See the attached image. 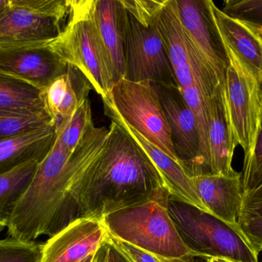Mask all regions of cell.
<instances>
[{"instance_id":"f546056e","label":"cell","mask_w":262,"mask_h":262,"mask_svg":"<svg viewBox=\"0 0 262 262\" xmlns=\"http://www.w3.org/2000/svg\"><path fill=\"white\" fill-rule=\"evenodd\" d=\"M127 12L144 25L154 23L165 0H121Z\"/></svg>"},{"instance_id":"f1b7e54d","label":"cell","mask_w":262,"mask_h":262,"mask_svg":"<svg viewBox=\"0 0 262 262\" xmlns=\"http://www.w3.org/2000/svg\"><path fill=\"white\" fill-rule=\"evenodd\" d=\"M262 183V121L253 156L249 166L242 172L243 194L255 189Z\"/></svg>"},{"instance_id":"ffe728a7","label":"cell","mask_w":262,"mask_h":262,"mask_svg":"<svg viewBox=\"0 0 262 262\" xmlns=\"http://www.w3.org/2000/svg\"><path fill=\"white\" fill-rule=\"evenodd\" d=\"M94 15L113 63L117 82L125 75L124 28L127 10L121 0H94Z\"/></svg>"},{"instance_id":"9c48e42d","label":"cell","mask_w":262,"mask_h":262,"mask_svg":"<svg viewBox=\"0 0 262 262\" xmlns=\"http://www.w3.org/2000/svg\"><path fill=\"white\" fill-rule=\"evenodd\" d=\"M177 156L189 176L211 174L202 155L195 116L178 86L157 84Z\"/></svg>"},{"instance_id":"ab89813d","label":"cell","mask_w":262,"mask_h":262,"mask_svg":"<svg viewBox=\"0 0 262 262\" xmlns=\"http://www.w3.org/2000/svg\"><path fill=\"white\" fill-rule=\"evenodd\" d=\"M261 88H262V83H261Z\"/></svg>"},{"instance_id":"d4e9b609","label":"cell","mask_w":262,"mask_h":262,"mask_svg":"<svg viewBox=\"0 0 262 262\" xmlns=\"http://www.w3.org/2000/svg\"><path fill=\"white\" fill-rule=\"evenodd\" d=\"M51 125L55 123L47 112L29 113L0 109V137L18 135Z\"/></svg>"},{"instance_id":"83f0119b","label":"cell","mask_w":262,"mask_h":262,"mask_svg":"<svg viewBox=\"0 0 262 262\" xmlns=\"http://www.w3.org/2000/svg\"><path fill=\"white\" fill-rule=\"evenodd\" d=\"M13 6L24 8L41 15L67 20L69 15V0H10Z\"/></svg>"},{"instance_id":"3957f363","label":"cell","mask_w":262,"mask_h":262,"mask_svg":"<svg viewBox=\"0 0 262 262\" xmlns=\"http://www.w3.org/2000/svg\"><path fill=\"white\" fill-rule=\"evenodd\" d=\"M167 189L154 198L101 218L111 236L170 261L194 258L185 246L168 211Z\"/></svg>"},{"instance_id":"44dd1931","label":"cell","mask_w":262,"mask_h":262,"mask_svg":"<svg viewBox=\"0 0 262 262\" xmlns=\"http://www.w3.org/2000/svg\"><path fill=\"white\" fill-rule=\"evenodd\" d=\"M0 109L14 112L48 113L44 91L19 78L2 73Z\"/></svg>"},{"instance_id":"8fae6325","label":"cell","mask_w":262,"mask_h":262,"mask_svg":"<svg viewBox=\"0 0 262 262\" xmlns=\"http://www.w3.org/2000/svg\"><path fill=\"white\" fill-rule=\"evenodd\" d=\"M69 69L49 45L0 48V73L23 80L44 91Z\"/></svg>"},{"instance_id":"7402d4cb","label":"cell","mask_w":262,"mask_h":262,"mask_svg":"<svg viewBox=\"0 0 262 262\" xmlns=\"http://www.w3.org/2000/svg\"><path fill=\"white\" fill-rule=\"evenodd\" d=\"M38 164L29 162L0 175V233L8 228L15 206L29 189Z\"/></svg>"},{"instance_id":"484cf974","label":"cell","mask_w":262,"mask_h":262,"mask_svg":"<svg viewBox=\"0 0 262 262\" xmlns=\"http://www.w3.org/2000/svg\"><path fill=\"white\" fill-rule=\"evenodd\" d=\"M44 244L18 238L0 239V262H41Z\"/></svg>"},{"instance_id":"cb8c5ba5","label":"cell","mask_w":262,"mask_h":262,"mask_svg":"<svg viewBox=\"0 0 262 262\" xmlns=\"http://www.w3.org/2000/svg\"><path fill=\"white\" fill-rule=\"evenodd\" d=\"M92 123L91 103L89 98H86L69 121L55 130L56 140L67 150L74 152Z\"/></svg>"},{"instance_id":"4316f807","label":"cell","mask_w":262,"mask_h":262,"mask_svg":"<svg viewBox=\"0 0 262 262\" xmlns=\"http://www.w3.org/2000/svg\"><path fill=\"white\" fill-rule=\"evenodd\" d=\"M222 11L262 35V0H227Z\"/></svg>"},{"instance_id":"74e56055","label":"cell","mask_w":262,"mask_h":262,"mask_svg":"<svg viewBox=\"0 0 262 262\" xmlns=\"http://www.w3.org/2000/svg\"><path fill=\"white\" fill-rule=\"evenodd\" d=\"M95 254H94V255H89V256H88L87 258H84V259L81 260V261L79 262H93L94 258H95Z\"/></svg>"},{"instance_id":"e0dca14e","label":"cell","mask_w":262,"mask_h":262,"mask_svg":"<svg viewBox=\"0 0 262 262\" xmlns=\"http://www.w3.org/2000/svg\"><path fill=\"white\" fill-rule=\"evenodd\" d=\"M217 29L226 49L262 83V35L239 20L226 15L211 1Z\"/></svg>"},{"instance_id":"7c38bea8","label":"cell","mask_w":262,"mask_h":262,"mask_svg":"<svg viewBox=\"0 0 262 262\" xmlns=\"http://www.w3.org/2000/svg\"><path fill=\"white\" fill-rule=\"evenodd\" d=\"M101 219L79 218L44 244L41 262H79L94 255L107 241Z\"/></svg>"},{"instance_id":"6da1fadb","label":"cell","mask_w":262,"mask_h":262,"mask_svg":"<svg viewBox=\"0 0 262 262\" xmlns=\"http://www.w3.org/2000/svg\"><path fill=\"white\" fill-rule=\"evenodd\" d=\"M141 146L112 122L101 152L72 178L69 192L79 218L103 216L166 190Z\"/></svg>"},{"instance_id":"d6a6232c","label":"cell","mask_w":262,"mask_h":262,"mask_svg":"<svg viewBox=\"0 0 262 262\" xmlns=\"http://www.w3.org/2000/svg\"><path fill=\"white\" fill-rule=\"evenodd\" d=\"M262 215V183L255 189L243 194L239 221Z\"/></svg>"},{"instance_id":"5b68a950","label":"cell","mask_w":262,"mask_h":262,"mask_svg":"<svg viewBox=\"0 0 262 262\" xmlns=\"http://www.w3.org/2000/svg\"><path fill=\"white\" fill-rule=\"evenodd\" d=\"M168 211L185 246L194 258H222L236 262H258L239 230L209 212L169 197Z\"/></svg>"},{"instance_id":"1f68e13d","label":"cell","mask_w":262,"mask_h":262,"mask_svg":"<svg viewBox=\"0 0 262 262\" xmlns=\"http://www.w3.org/2000/svg\"><path fill=\"white\" fill-rule=\"evenodd\" d=\"M238 228L257 254L262 251V215L238 221Z\"/></svg>"},{"instance_id":"8992f818","label":"cell","mask_w":262,"mask_h":262,"mask_svg":"<svg viewBox=\"0 0 262 262\" xmlns=\"http://www.w3.org/2000/svg\"><path fill=\"white\" fill-rule=\"evenodd\" d=\"M102 101L129 126L183 166L174 149L156 83L121 78Z\"/></svg>"},{"instance_id":"ac0fdd59","label":"cell","mask_w":262,"mask_h":262,"mask_svg":"<svg viewBox=\"0 0 262 262\" xmlns=\"http://www.w3.org/2000/svg\"><path fill=\"white\" fill-rule=\"evenodd\" d=\"M92 89L81 71L69 65L66 73L55 78L44 90L48 113L55 125V130L66 124L78 106L89 98Z\"/></svg>"},{"instance_id":"f35d334b","label":"cell","mask_w":262,"mask_h":262,"mask_svg":"<svg viewBox=\"0 0 262 262\" xmlns=\"http://www.w3.org/2000/svg\"><path fill=\"white\" fill-rule=\"evenodd\" d=\"M93 262H95V258H94V261Z\"/></svg>"},{"instance_id":"52a82bcc","label":"cell","mask_w":262,"mask_h":262,"mask_svg":"<svg viewBox=\"0 0 262 262\" xmlns=\"http://www.w3.org/2000/svg\"><path fill=\"white\" fill-rule=\"evenodd\" d=\"M229 65L225 78V92L229 119L237 144L244 152L243 170L249 166L262 121V88L255 77L227 50Z\"/></svg>"},{"instance_id":"8d00e7d4","label":"cell","mask_w":262,"mask_h":262,"mask_svg":"<svg viewBox=\"0 0 262 262\" xmlns=\"http://www.w3.org/2000/svg\"><path fill=\"white\" fill-rule=\"evenodd\" d=\"M9 5V0H0V13L7 8Z\"/></svg>"},{"instance_id":"836d02e7","label":"cell","mask_w":262,"mask_h":262,"mask_svg":"<svg viewBox=\"0 0 262 262\" xmlns=\"http://www.w3.org/2000/svg\"><path fill=\"white\" fill-rule=\"evenodd\" d=\"M107 246V262H130L119 251L117 250L107 240L106 243Z\"/></svg>"},{"instance_id":"277c9868","label":"cell","mask_w":262,"mask_h":262,"mask_svg":"<svg viewBox=\"0 0 262 262\" xmlns=\"http://www.w3.org/2000/svg\"><path fill=\"white\" fill-rule=\"evenodd\" d=\"M94 0H69V15L62 32L49 46L77 68L92 89L105 98L117 83L112 58L94 15Z\"/></svg>"},{"instance_id":"4fadbf2b","label":"cell","mask_w":262,"mask_h":262,"mask_svg":"<svg viewBox=\"0 0 262 262\" xmlns=\"http://www.w3.org/2000/svg\"><path fill=\"white\" fill-rule=\"evenodd\" d=\"M67 20L9 5L0 13V48L46 45L62 32Z\"/></svg>"},{"instance_id":"30bf717a","label":"cell","mask_w":262,"mask_h":262,"mask_svg":"<svg viewBox=\"0 0 262 262\" xmlns=\"http://www.w3.org/2000/svg\"><path fill=\"white\" fill-rule=\"evenodd\" d=\"M177 3L189 42L220 83H224L229 57L214 19L211 0H177Z\"/></svg>"},{"instance_id":"603a6c76","label":"cell","mask_w":262,"mask_h":262,"mask_svg":"<svg viewBox=\"0 0 262 262\" xmlns=\"http://www.w3.org/2000/svg\"><path fill=\"white\" fill-rule=\"evenodd\" d=\"M185 101L193 112L201 143L202 155L206 166L210 169L209 149V112L207 100L196 85L180 89ZM212 174V173H211Z\"/></svg>"},{"instance_id":"5bb4252c","label":"cell","mask_w":262,"mask_h":262,"mask_svg":"<svg viewBox=\"0 0 262 262\" xmlns=\"http://www.w3.org/2000/svg\"><path fill=\"white\" fill-rule=\"evenodd\" d=\"M104 114L111 121L121 126L146 152L160 172L171 197L208 212L194 189L191 177L180 163L142 136L123 121L112 109L104 106Z\"/></svg>"},{"instance_id":"9a60e30c","label":"cell","mask_w":262,"mask_h":262,"mask_svg":"<svg viewBox=\"0 0 262 262\" xmlns=\"http://www.w3.org/2000/svg\"><path fill=\"white\" fill-rule=\"evenodd\" d=\"M194 189L209 213L232 226H238L243 203L242 173L191 177Z\"/></svg>"},{"instance_id":"2e32d148","label":"cell","mask_w":262,"mask_h":262,"mask_svg":"<svg viewBox=\"0 0 262 262\" xmlns=\"http://www.w3.org/2000/svg\"><path fill=\"white\" fill-rule=\"evenodd\" d=\"M209 106V149L211 173L213 175H236L232 166L235 148L238 146L229 119L226 104L225 82L219 86Z\"/></svg>"},{"instance_id":"7a4b0ae2","label":"cell","mask_w":262,"mask_h":262,"mask_svg":"<svg viewBox=\"0 0 262 262\" xmlns=\"http://www.w3.org/2000/svg\"><path fill=\"white\" fill-rule=\"evenodd\" d=\"M107 135L108 129L93 123L72 152L55 138L15 206L7 228L9 237L27 241L41 235L51 238L78 218L69 186L80 168L102 150Z\"/></svg>"},{"instance_id":"ba28073f","label":"cell","mask_w":262,"mask_h":262,"mask_svg":"<svg viewBox=\"0 0 262 262\" xmlns=\"http://www.w3.org/2000/svg\"><path fill=\"white\" fill-rule=\"evenodd\" d=\"M124 60L125 79L178 86L157 18L151 24L144 25L127 12Z\"/></svg>"},{"instance_id":"d590c367","label":"cell","mask_w":262,"mask_h":262,"mask_svg":"<svg viewBox=\"0 0 262 262\" xmlns=\"http://www.w3.org/2000/svg\"><path fill=\"white\" fill-rule=\"evenodd\" d=\"M206 262H236L231 261V260L226 259V258H210L206 259Z\"/></svg>"},{"instance_id":"4dcf8cb0","label":"cell","mask_w":262,"mask_h":262,"mask_svg":"<svg viewBox=\"0 0 262 262\" xmlns=\"http://www.w3.org/2000/svg\"><path fill=\"white\" fill-rule=\"evenodd\" d=\"M109 243L119 251L130 262H177L179 261H170L160 258L157 255H152L143 249L136 247L122 240L118 239L115 237L108 235Z\"/></svg>"},{"instance_id":"e575fe53","label":"cell","mask_w":262,"mask_h":262,"mask_svg":"<svg viewBox=\"0 0 262 262\" xmlns=\"http://www.w3.org/2000/svg\"><path fill=\"white\" fill-rule=\"evenodd\" d=\"M106 243L101 246V247L98 249V252L95 254V262H107Z\"/></svg>"},{"instance_id":"d6986e66","label":"cell","mask_w":262,"mask_h":262,"mask_svg":"<svg viewBox=\"0 0 262 262\" xmlns=\"http://www.w3.org/2000/svg\"><path fill=\"white\" fill-rule=\"evenodd\" d=\"M55 138V125L0 137V175L29 162L41 163L53 147Z\"/></svg>"}]
</instances>
